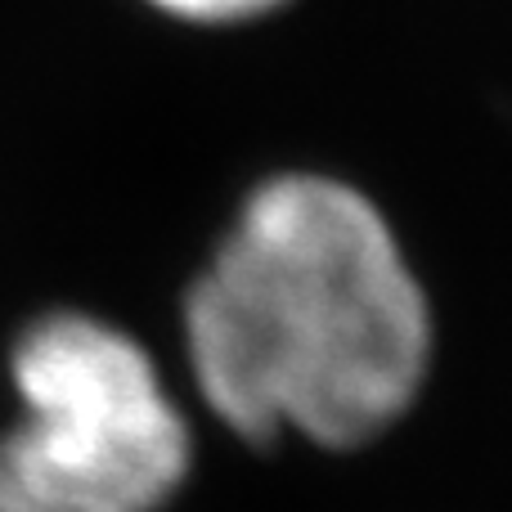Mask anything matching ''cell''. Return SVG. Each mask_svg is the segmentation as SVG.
<instances>
[{
    "mask_svg": "<svg viewBox=\"0 0 512 512\" xmlns=\"http://www.w3.org/2000/svg\"><path fill=\"white\" fill-rule=\"evenodd\" d=\"M198 396L234 436L355 450L409 414L432 369V306L369 194L283 171L243 198L185 292Z\"/></svg>",
    "mask_w": 512,
    "mask_h": 512,
    "instance_id": "obj_1",
    "label": "cell"
},
{
    "mask_svg": "<svg viewBox=\"0 0 512 512\" xmlns=\"http://www.w3.org/2000/svg\"><path fill=\"white\" fill-rule=\"evenodd\" d=\"M18 418L0 432V512H162L194 436L153 355L86 310H50L9 351Z\"/></svg>",
    "mask_w": 512,
    "mask_h": 512,
    "instance_id": "obj_2",
    "label": "cell"
},
{
    "mask_svg": "<svg viewBox=\"0 0 512 512\" xmlns=\"http://www.w3.org/2000/svg\"><path fill=\"white\" fill-rule=\"evenodd\" d=\"M144 5L194 27H234V23H252V18L274 14L288 0H144Z\"/></svg>",
    "mask_w": 512,
    "mask_h": 512,
    "instance_id": "obj_3",
    "label": "cell"
}]
</instances>
